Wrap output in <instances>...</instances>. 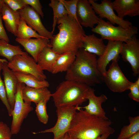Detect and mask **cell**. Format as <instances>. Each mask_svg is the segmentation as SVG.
Wrapping results in <instances>:
<instances>
[{
    "instance_id": "1",
    "label": "cell",
    "mask_w": 139,
    "mask_h": 139,
    "mask_svg": "<svg viewBox=\"0 0 139 139\" xmlns=\"http://www.w3.org/2000/svg\"><path fill=\"white\" fill-rule=\"evenodd\" d=\"M57 23L59 31L50 39L52 49L60 54L68 52L76 54L82 48L83 38L86 35L82 26L68 15L58 19Z\"/></svg>"
},
{
    "instance_id": "2",
    "label": "cell",
    "mask_w": 139,
    "mask_h": 139,
    "mask_svg": "<svg viewBox=\"0 0 139 139\" xmlns=\"http://www.w3.org/2000/svg\"><path fill=\"white\" fill-rule=\"evenodd\" d=\"M75 114L67 133L71 139H95L115 132L111 121L91 114L82 109Z\"/></svg>"
},
{
    "instance_id": "3",
    "label": "cell",
    "mask_w": 139,
    "mask_h": 139,
    "mask_svg": "<svg viewBox=\"0 0 139 139\" xmlns=\"http://www.w3.org/2000/svg\"><path fill=\"white\" fill-rule=\"evenodd\" d=\"M97 60L96 55L80 48L74 62L66 72V80L76 81L90 87L102 83L103 76L98 69Z\"/></svg>"
},
{
    "instance_id": "4",
    "label": "cell",
    "mask_w": 139,
    "mask_h": 139,
    "mask_svg": "<svg viewBox=\"0 0 139 139\" xmlns=\"http://www.w3.org/2000/svg\"><path fill=\"white\" fill-rule=\"evenodd\" d=\"M90 87L83 83L66 80L59 84L51 97L56 108L78 107L87 100Z\"/></svg>"
},
{
    "instance_id": "5",
    "label": "cell",
    "mask_w": 139,
    "mask_h": 139,
    "mask_svg": "<svg viewBox=\"0 0 139 139\" xmlns=\"http://www.w3.org/2000/svg\"><path fill=\"white\" fill-rule=\"evenodd\" d=\"M92 31L100 35L101 38L108 41L125 42L138 33V28L132 25L127 28L118 26H115L109 22L100 18L97 25Z\"/></svg>"
},
{
    "instance_id": "6",
    "label": "cell",
    "mask_w": 139,
    "mask_h": 139,
    "mask_svg": "<svg viewBox=\"0 0 139 139\" xmlns=\"http://www.w3.org/2000/svg\"><path fill=\"white\" fill-rule=\"evenodd\" d=\"M25 84L19 82L15 94L14 104L12 113V119L11 130L12 135L16 134L20 132L24 120L33 108L31 103L24 102L22 90Z\"/></svg>"
},
{
    "instance_id": "7",
    "label": "cell",
    "mask_w": 139,
    "mask_h": 139,
    "mask_svg": "<svg viewBox=\"0 0 139 139\" xmlns=\"http://www.w3.org/2000/svg\"><path fill=\"white\" fill-rule=\"evenodd\" d=\"M8 67L13 72L30 74L40 81L46 80V76L33 58L28 55H18L7 63Z\"/></svg>"
},
{
    "instance_id": "8",
    "label": "cell",
    "mask_w": 139,
    "mask_h": 139,
    "mask_svg": "<svg viewBox=\"0 0 139 139\" xmlns=\"http://www.w3.org/2000/svg\"><path fill=\"white\" fill-rule=\"evenodd\" d=\"M77 107L57 108V119L55 125L49 129L33 133H52L54 135L53 139H61L69 129L73 117L77 110Z\"/></svg>"
},
{
    "instance_id": "9",
    "label": "cell",
    "mask_w": 139,
    "mask_h": 139,
    "mask_svg": "<svg viewBox=\"0 0 139 139\" xmlns=\"http://www.w3.org/2000/svg\"><path fill=\"white\" fill-rule=\"evenodd\" d=\"M114 60L108 70L103 76V82L108 88L114 92H121L129 89L132 84L123 74L118 64Z\"/></svg>"
},
{
    "instance_id": "10",
    "label": "cell",
    "mask_w": 139,
    "mask_h": 139,
    "mask_svg": "<svg viewBox=\"0 0 139 139\" xmlns=\"http://www.w3.org/2000/svg\"><path fill=\"white\" fill-rule=\"evenodd\" d=\"M95 13L100 18H106L112 24H116L125 28L132 25L129 21L120 18L115 13L110 0H102L100 3L93 0H89Z\"/></svg>"
},
{
    "instance_id": "11",
    "label": "cell",
    "mask_w": 139,
    "mask_h": 139,
    "mask_svg": "<svg viewBox=\"0 0 139 139\" xmlns=\"http://www.w3.org/2000/svg\"><path fill=\"white\" fill-rule=\"evenodd\" d=\"M123 60L131 65L134 76L139 73V40L136 35L123 42L120 54Z\"/></svg>"
},
{
    "instance_id": "12",
    "label": "cell",
    "mask_w": 139,
    "mask_h": 139,
    "mask_svg": "<svg viewBox=\"0 0 139 139\" xmlns=\"http://www.w3.org/2000/svg\"><path fill=\"white\" fill-rule=\"evenodd\" d=\"M19 11L21 19L24 21L29 27L40 36L49 39L52 38L53 33L45 28L41 22L40 15L31 6L27 5Z\"/></svg>"
},
{
    "instance_id": "13",
    "label": "cell",
    "mask_w": 139,
    "mask_h": 139,
    "mask_svg": "<svg viewBox=\"0 0 139 139\" xmlns=\"http://www.w3.org/2000/svg\"><path fill=\"white\" fill-rule=\"evenodd\" d=\"M123 43L119 41H108L103 53L97 60L98 69L102 76L105 74L107 66L110 61L119 60Z\"/></svg>"
},
{
    "instance_id": "14",
    "label": "cell",
    "mask_w": 139,
    "mask_h": 139,
    "mask_svg": "<svg viewBox=\"0 0 139 139\" xmlns=\"http://www.w3.org/2000/svg\"><path fill=\"white\" fill-rule=\"evenodd\" d=\"M77 14L78 20L82 26L92 29L98 24L100 19L87 0H78Z\"/></svg>"
},
{
    "instance_id": "15",
    "label": "cell",
    "mask_w": 139,
    "mask_h": 139,
    "mask_svg": "<svg viewBox=\"0 0 139 139\" xmlns=\"http://www.w3.org/2000/svg\"><path fill=\"white\" fill-rule=\"evenodd\" d=\"M94 91V89L90 87L87 98L89 101L88 104L83 107L79 106L78 109L84 108V110L91 114L102 118L109 119L102 106V104L107 100V97L103 94L97 96L95 95Z\"/></svg>"
},
{
    "instance_id": "16",
    "label": "cell",
    "mask_w": 139,
    "mask_h": 139,
    "mask_svg": "<svg viewBox=\"0 0 139 139\" xmlns=\"http://www.w3.org/2000/svg\"><path fill=\"white\" fill-rule=\"evenodd\" d=\"M7 63V61L2 63V70L7 99L13 110L15 94L19 82L14 72L8 66Z\"/></svg>"
},
{
    "instance_id": "17",
    "label": "cell",
    "mask_w": 139,
    "mask_h": 139,
    "mask_svg": "<svg viewBox=\"0 0 139 139\" xmlns=\"http://www.w3.org/2000/svg\"><path fill=\"white\" fill-rule=\"evenodd\" d=\"M15 41L21 44L37 63L38 56L45 47L50 46L49 39L44 37L24 40L17 38Z\"/></svg>"
},
{
    "instance_id": "18",
    "label": "cell",
    "mask_w": 139,
    "mask_h": 139,
    "mask_svg": "<svg viewBox=\"0 0 139 139\" xmlns=\"http://www.w3.org/2000/svg\"><path fill=\"white\" fill-rule=\"evenodd\" d=\"M113 8L120 18L127 16L133 17L139 15V0H115Z\"/></svg>"
},
{
    "instance_id": "19",
    "label": "cell",
    "mask_w": 139,
    "mask_h": 139,
    "mask_svg": "<svg viewBox=\"0 0 139 139\" xmlns=\"http://www.w3.org/2000/svg\"><path fill=\"white\" fill-rule=\"evenodd\" d=\"M50 92L46 87L42 88H32L25 86L22 90V96L24 102L37 104L42 101L48 102L51 97Z\"/></svg>"
},
{
    "instance_id": "20",
    "label": "cell",
    "mask_w": 139,
    "mask_h": 139,
    "mask_svg": "<svg viewBox=\"0 0 139 139\" xmlns=\"http://www.w3.org/2000/svg\"><path fill=\"white\" fill-rule=\"evenodd\" d=\"M2 18L7 30L16 36L18 25L21 19L19 11H15L11 9L5 3L3 6Z\"/></svg>"
},
{
    "instance_id": "21",
    "label": "cell",
    "mask_w": 139,
    "mask_h": 139,
    "mask_svg": "<svg viewBox=\"0 0 139 139\" xmlns=\"http://www.w3.org/2000/svg\"><path fill=\"white\" fill-rule=\"evenodd\" d=\"M106 47L102 38L92 34L85 36L83 39L82 48L86 51L100 57L103 53Z\"/></svg>"
},
{
    "instance_id": "22",
    "label": "cell",
    "mask_w": 139,
    "mask_h": 139,
    "mask_svg": "<svg viewBox=\"0 0 139 139\" xmlns=\"http://www.w3.org/2000/svg\"><path fill=\"white\" fill-rule=\"evenodd\" d=\"M60 55L53 50L51 46L46 47L39 55L37 63L43 71L52 73L54 64Z\"/></svg>"
},
{
    "instance_id": "23",
    "label": "cell",
    "mask_w": 139,
    "mask_h": 139,
    "mask_svg": "<svg viewBox=\"0 0 139 139\" xmlns=\"http://www.w3.org/2000/svg\"><path fill=\"white\" fill-rule=\"evenodd\" d=\"M76 55L70 52L60 54L54 64L51 73L55 74L59 72H67L74 62Z\"/></svg>"
},
{
    "instance_id": "24",
    "label": "cell",
    "mask_w": 139,
    "mask_h": 139,
    "mask_svg": "<svg viewBox=\"0 0 139 139\" xmlns=\"http://www.w3.org/2000/svg\"><path fill=\"white\" fill-rule=\"evenodd\" d=\"M19 82L23 83L26 86L36 88H47L49 84L46 80L40 81L30 74H25L19 72H14Z\"/></svg>"
},
{
    "instance_id": "25",
    "label": "cell",
    "mask_w": 139,
    "mask_h": 139,
    "mask_svg": "<svg viewBox=\"0 0 139 139\" xmlns=\"http://www.w3.org/2000/svg\"><path fill=\"white\" fill-rule=\"evenodd\" d=\"M18 55H28L27 52L22 51L19 46L11 45L5 40L0 39V56L6 58L9 62Z\"/></svg>"
},
{
    "instance_id": "26",
    "label": "cell",
    "mask_w": 139,
    "mask_h": 139,
    "mask_svg": "<svg viewBox=\"0 0 139 139\" xmlns=\"http://www.w3.org/2000/svg\"><path fill=\"white\" fill-rule=\"evenodd\" d=\"M129 124L121 128L117 139H127L139 131V116L129 117Z\"/></svg>"
},
{
    "instance_id": "27",
    "label": "cell",
    "mask_w": 139,
    "mask_h": 139,
    "mask_svg": "<svg viewBox=\"0 0 139 139\" xmlns=\"http://www.w3.org/2000/svg\"><path fill=\"white\" fill-rule=\"evenodd\" d=\"M16 36L17 38L24 40L29 39L32 37L38 38L43 37L29 27L25 21L21 19L19 21Z\"/></svg>"
},
{
    "instance_id": "28",
    "label": "cell",
    "mask_w": 139,
    "mask_h": 139,
    "mask_svg": "<svg viewBox=\"0 0 139 139\" xmlns=\"http://www.w3.org/2000/svg\"><path fill=\"white\" fill-rule=\"evenodd\" d=\"M49 5L53 11V21L51 32L53 33L57 20L67 15V13L63 5L59 0H51Z\"/></svg>"
},
{
    "instance_id": "29",
    "label": "cell",
    "mask_w": 139,
    "mask_h": 139,
    "mask_svg": "<svg viewBox=\"0 0 139 139\" xmlns=\"http://www.w3.org/2000/svg\"><path fill=\"white\" fill-rule=\"evenodd\" d=\"M5 61H7L5 59H1L0 58V99L5 106L9 115L10 116H12V110L8 102L4 82L2 79L1 75L2 64Z\"/></svg>"
},
{
    "instance_id": "30",
    "label": "cell",
    "mask_w": 139,
    "mask_h": 139,
    "mask_svg": "<svg viewBox=\"0 0 139 139\" xmlns=\"http://www.w3.org/2000/svg\"><path fill=\"white\" fill-rule=\"evenodd\" d=\"M47 102L42 101L36 104L35 112L38 119L40 122L45 124L47 123L49 118L47 111Z\"/></svg>"
},
{
    "instance_id": "31",
    "label": "cell",
    "mask_w": 139,
    "mask_h": 139,
    "mask_svg": "<svg viewBox=\"0 0 139 139\" xmlns=\"http://www.w3.org/2000/svg\"><path fill=\"white\" fill-rule=\"evenodd\" d=\"M59 1L64 6L67 12V15L73 17L79 22L77 14V4L78 0Z\"/></svg>"
},
{
    "instance_id": "32",
    "label": "cell",
    "mask_w": 139,
    "mask_h": 139,
    "mask_svg": "<svg viewBox=\"0 0 139 139\" xmlns=\"http://www.w3.org/2000/svg\"><path fill=\"white\" fill-rule=\"evenodd\" d=\"M130 92L128 97L131 99L137 102L139 101V78L134 83H132L129 89Z\"/></svg>"
},
{
    "instance_id": "33",
    "label": "cell",
    "mask_w": 139,
    "mask_h": 139,
    "mask_svg": "<svg viewBox=\"0 0 139 139\" xmlns=\"http://www.w3.org/2000/svg\"><path fill=\"white\" fill-rule=\"evenodd\" d=\"M4 3L13 10L16 11L23 9L27 5L22 0H3Z\"/></svg>"
},
{
    "instance_id": "34",
    "label": "cell",
    "mask_w": 139,
    "mask_h": 139,
    "mask_svg": "<svg viewBox=\"0 0 139 139\" xmlns=\"http://www.w3.org/2000/svg\"><path fill=\"white\" fill-rule=\"evenodd\" d=\"M22 1L27 5H30L42 18L44 14L42 10V6L39 0H22Z\"/></svg>"
},
{
    "instance_id": "35",
    "label": "cell",
    "mask_w": 139,
    "mask_h": 139,
    "mask_svg": "<svg viewBox=\"0 0 139 139\" xmlns=\"http://www.w3.org/2000/svg\"><path fill=\"white\" fill-rule=\"evenodd\" d=\"M12 134L11 129L3 122L0 121V139L11 138Z\"/></svg>"
},
{
    "instance_id": "36",
    "label": "cell",
    "mask_w": 139,
    "mask_h": 139,
    "mask_svg": "<svg viewBox=\"0 0 139 139\" xmlns=\"http://www.w3.org/2000/svg\"><path fill=\"white\" fill-rule=\"evenodd\" d=\"M0 39L4 40L8 42L10 41L3 24L1 13H0Z\"/></svg>"
},
{
    "instance_id": "37",
    "label": "cell",
    "mask_w": 139,
    "mask_h": 139,
    "mask_svg": "<svg viewBox=\"0 0 139 139\" xmlns=\"http://www.w3.org/2000/svg\"><path fill=\"white\" fill-rule=\"evenodd\" d=\"M110 134L109 133H106L95 139H107Z\"/></svg>"
},
{
    "instance_id": "38",
    "label": "cell",
    "mask_w": 139,
    "mask_h": 139,
    "mask_svg": "<svg viewBox=\"0 0 139 139\" xmlns=\"http://www.w3.org/2000/svg\"><path fill=\"white\" fill-rule=\"evenodd\" d=\"M127 139H139V131L136 133L133 136Z\"/></svg>"
},
{
    "instance_id": "39",
    "label": "cell",
    "mask_w": 139,
    "mask_h": 139,
    "mask_svg": "<svg viewBox=\"0 0 139 139\" xmlns=\"http://www.w3.org/2000/svg\"><path fill=\"white\" fill-rule=\"evenodd\" d=\"M4 3L3 0H0V13H2L3 5Z\"/></svg>"
},
{
    "instance_id": "40",
    "label": "cell",
    "mask_w": 139,
    "mask_h": 139,
    "mask_svg": "<svg viewBox=\"0 0 139 139\" xmlns=\"http://www.w3.org/2000/svg\"><path fill=\"white\" fill-rule=\"evenodd\" d=\"M61 139H70V138L68 133H66Z\"/></svg>"
},
{
    "instance_id": "41",
    "label": "cell",
    "mask_w": 139,
    "mask_h": 139,
    "mask_svg": "<svg viewBox=\"0 0 139 139\" xmlns=\"http://www.w3.org/2000/svg\"><path fill=\"white\" fill-rule=\"evenodd\" d=\"M11 139V138H9V139Z\"/></svg>"
},
{
    "instance_id": "42",
    "label": "cell",
    "mask_w": 139,
    "mask_h": 139,
    "mask_svg": "<svg viewBox=\"0 0 139 139\" xmlns=\"http://www.w3.org/2000/svg\"><path fill=\"white\" fill-rule=\"evenodd\" d=\"M70 139H71L70 137Z\"/></svg>"
}]
</instances>
